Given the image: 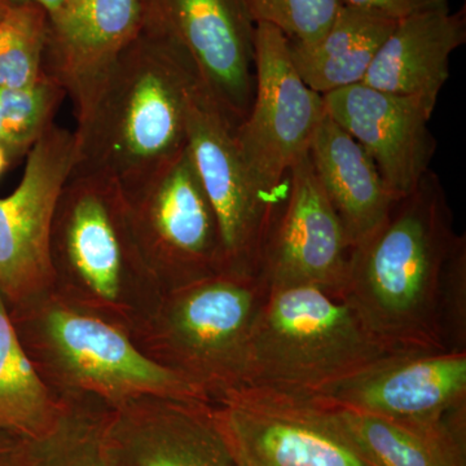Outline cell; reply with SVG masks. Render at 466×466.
Masks as SVG:
<instances>
[{"instance_id":"obj_32","label":"cell","mask_w":466,"mask_h":466,"mask_svg":"<svg viewBox=\"0 0 466 466\" xmlns=\"http://www.w3.org/2000/svg\"><path fill=\"white\" fill-rule=\"evenodd\" d=\"M8 165V156L5 153V150L0 147V174L5 171V168L7 167Z\"/></svg>"},{"instance_id":"obj_4","label":"cell","mask_w":466,"mask_h":466,"mask_svg":"<svg viewBox=\"0 0 466 466\" xmlns=\"http://www.w3.org/2000/svg\"><path fill=\"white\" fill-rule=\"evenodd\" d=\"M7 309L27 357L58 398H90L112 410L144 397L213 404L191 382L147 358L130 334L52 290Z\"/></svg>"},{"instance_id":"obj_18","label":"cell","mask_w":466,"mask_h":466,"mask_svg":"<svg viewBox=\"0 0 466 466\" xmlns=\"http://www.w3.org/2000/svg\"><path fill=\"white\" fill-rule=\"evenodd\" d=\"M466 42L465 9L425 12L398 21L361 84L437 104L450 78V58Z\"/></svg>"},{"instance_id":"obj_22","label":"cell","mask_w":466,"mask_h":466,"mask_svg":"<svg viewBox=\"0 0 466 466\" xmlns=\"http://www.w3.org/2000/svg\"><path fill=\"white\" fill-rule=\"evenodd\" d=\"M50 428L24 440L18 466H121L110 437L112 410L90 398H60Z\"/></svg>"},{"instance_id":"obj_10","label":"cell","mask_w":466,"mask_h":466,"mask_svg":"<svg viewBox=\"0 0 466 466\" xmlns=\"http://www.w3.org/2000/svg\"><path fill=\"white\" fill-rule=\"evenodd\" d=\"M187 134L193 164L216 213L226 268L259 274L284 198L260 188L241 157L235 128L204 87L192 101Z\"/></svg>"},{"instance_id":"obj_14","label":"cell","mask_w":466,"mask_h":466,"mask_svg":"<svg viewBox=\"0 0 466 466\" xmlns=\"http://www.w3.org/2000/svg\"><path fill=\"white\" fill-rule=\"evenodd\" d=\"M287 186L263 250L260 278L267 288L312 285L342 296L352 248L309 152L291 167Z\"/></svg>"},{"instance_id":"obj_21","label":"cell","mask_w":466,"mask_h":466,"mask_svg":"<svg viewBox=\"0 0 466 466\" xmlns=\"http://www.w3.org/2000/svg\"><path fill=\"white\" fill-rule=\"evenodd\" d=\"M332 407L350 437L376 466H466V416L434 428H417Z\"/></svg>"},{"instance_id":"obj_1","label":"cell","mask_w":466,"mask_h":466,"mask_svg":"<svg viewBox=\"0 0 466 466\" xmlns=\"http://www.w3.org/2000/svg\"><path fill=\"white\" fill-rule=\"evenodd\" d=\"M201 87L191 57L168 34L144 25L76 116L70 174H97L130 191L187 147Z\"/></svg>"},{"instance_id":"obj_24","label":"cell","mask_w":466,"mask_h":466,"mask_svg":"<svg viewBox=\"0 0 466 466\" xmlns=\"http://www.w3.org/2000/svg\"><path fill=\"white\" fill-rule=\"evenodd\" d=\"M66 92L47 72L21 87H0V147L23 157L54 126Z\"/></svg>"},{"instance_id":"obj_27","label":"cell","mask_w":466,"mask_h":466,"mask_svg":"<svg viewBox=\"0 0 466 466\" xmlns=\"http://www.w3.org/2000/svg\"><path fill=\"white\" fill-rule=\"evenodd\" d=\"M441 336L449 351L466 352V238L456 235L441 276Z\"/></svg>"},{"instance_id":"obj_7","label":"cell","mask_w":466,"mask_h":466,"mask_svg":"<svg viewBox=\"0 0 466 466\" xmlns=\"http://www.w3.org/2000/svg\"><path fill=\"white\" fill-rule=\"evenodd\" d=\"M213 416L236 466H376L318 398L238 386Z\"/></svg>"},{"instance_id":"obj_16","label":"cell","mask_w":466,"mask_h":466,"mask_svg":"<svg viewBox=\"0 0 466 466\" xmlns=\"http://www.w3.org/2000/svg\"><path fill=\"white\" fill-rule=\"evenodd\" d=\"M144 0H75L50 17L46 72L84 112L106 73L144 25Z\"/></svg>"},{"instance_id":"obj_15","label":"cell","mask_w":466,"mask_h":466,"mask_svg":"<svg viewBox=\"0 0 466 466\" xmlns=\"http://www.w3.org/2000/svg\"><path fill=\"white\" fill-rule=\"evenodd\" d=\"M327 115L364 149L400 200L431 170L437 140L429 128L437 104L363 84L323 95Z\"/></svg>"},{"instance_id":"obj_29","label":"cell","mask_w":466,"mask_h":466,"mask_svg":"<svg viewBox=\"0 0 466 466\" xmlns=\"http://www.w3.org/2000/svg\"><path fill=\"white\" fill-rule=\"evenodd\" d=\"M24 438L0 431V466L20 465Z\"/></svg>"},{"instance_id":"obj_25","label":"cell","mask_w":466,"mask_h":466,"mask_svg":"<svg viewBox=\"0 0 466 466\" xmlns=\"http://www.w3.org/2000/svg\"><path fill=\"white\" fill-rule=\"evenodd\" d=\"M50 17L36 5H12L0 21V87H21L46 73Z\"/></svg>"},{"instance_id":"obj_19","label":"cell","mask_w":466,"mask_h":466,"mask_svg":"<svg viewBox=\"0 0 466 466\" xmlns=\"http://www.w3.org/2000/svg\"><path fill=\"white\" fill-rule=\"evenodd\" d=\"M309 156L354 249L381 228L398 198L383 183L366 149L327 112L309 144Z\"/></svg>"},{"instance_id":"obj_26","label":"cell","mask_w":466,"mask_h":466,"mask_svg":"<svg viewBox=\"0 0 466 466\" xmlns=\"http://www.w3.org/2000/svg\"><path fill=\"white\" fill-rule=\"evenodd\" d=\"M257 23L275 26L288 41L314 45L333 25L341 0H249Z\"/></svg>"},{"instance_id":"obj_23","label":"cell","mask_w":466,"mask_h":466,"mask_svg":"<svg viewBox=\"0 0 466 466\" xmlns=\"http://www.w3.org/2000/svg\"><path fill=\"white\" fill-rule=\"evenodd\" d=\"M60 406L21 345L0 294V431L36 437L50 428Z\"/></svg>"},{"instance_id":"obj_5","label":"cell","mask_w":466,"mask_h":466,"mask_svg":"<svg viewBox=\"0 0 466 466\" xmlns=\"http://www.w3.org/2000/svg\"><path fill=\"white\" fill-rule=\"evenodd\" d=\"M389 354L342 296L312 285L268 288L240 386L317 398Z\"/></svg>"},{"instance_id":"obj_9","label":"cell","mask_w":466,"mask_h":466,"mask_svg":"<svg viewBox=\"0 0 466 466\" xmlns=\"http://www.w3.org/2000/svg\"><path fill=\"white\" fill-rule=\"evenodd\" d=\"M254 70L253 103L235 139L260 188L283 198L291 167L309 152L325 116L324 97L303 82L287 36L268 24L257 23Z\"/></svg>"},{"instance_id":"obj_6","label":"cell","mask_w":466,"mask_h":466,"mask_svg":"<svg viewBox=\"0 0 466 466\" xmlns=\"http://www.w3.org/2000/svg\"><path fill=\"white\" fill-rule=\"evenodd\" d=\"M267 290L259 274L225 269L165 291L131 339L147 358L216 403L242 383L251 329Z\"/></svg>"},{"instance_id":"obj_3","label":"cell","mask_w":466,"mask_h":466,"mask_svg":"<svg viewBox=\"0 0 466 466\" xmlns=\"http://www.w3.org/2000/svg\"><path fill=\"white\" fill-rule=\"evenodd\" d=\"M50 257L56 296L130 336L164 294L121 187L103 175L69 174L55 208Z\"/></svg>"},{"instance_id":"obj_12","label":"cell","mask_w":466,"mask_h":466,"mask_svg":"<svg viewBox=\"0 0 466 466\" xmlns=\"http://www.w3.org/2000/svg\"><path fill=\"white\" fill-rule=\"evenodd\" d=\"M73 158L75 135L52 126L27 153L17 188L0 198V294L7 306L52 289V220Z\"/></svg>"},{"instance_id":"obj_30","label":"cell","mask_w":466,"mask_h":466,"mask_svg":"<svg viewBox=\"0 0 466 466\" xmlns=\"http://www.w3.org/2000/svg\"><path fill=\"white\" fill-rule=\"evenodd\" d=\"M12 5H25V3H29V5H36V7L45 9L47 12L48 17L55 16L58 12L63 11L64 8L66 7L67 2L69 0H9Z\"/></svg>"},{"instance_id":"obj_28","label":"cell","mask_w":466,"mask_h":466,"mask_svg":"<svg viewBox=\"0 0 466 466\" xmlns=\"http://www.w3.org/2000/svg\"><path fill=\"white\" fill-rule=\"evenodd\" d=\"M349 7L375 12L394 21L425 14V12L450 9L449 0H341Z\"/></svg>"},{"instance_id":"obj_33","label":"cell","mask_w":466,"mask_h":466,"mask_svg":"<svg viewBox=\"0 0 466 466\" xmlns=\"http://www.w3.org/2000/svg\"><path fill=\"white\" fill-rule=\"evenodd\" d=\"M72 2H75V0H69V2H67V5H70V3H72Z\"/></svg>"},{"instance_id":"obj_11","label":"cell","mask_w":466,"mask_h":466,"mask_svg":"<svg viewBox=\"0 0 466 466\" xmlns=\"http://www.w3.org/2000/svg\"><path fill=\"white\" fill-rule=\"evenodd\" d=\"M144 21L191 57L205 91L236 131L249 115L256 79L249 0H144Z\"/></svg>"},{"instance_id":"obj_2","label":"cell","mask_w":466,"mask_h":466,"mask_svg":"<svg viewBox=\"0 0 466 466\" xmlns=\"http://www.w3.org/2000/svg\"><path fill=\"white\" fill-rule=\"evenodd\" d=\"M458 233L440 177L415 191L351 251L342 297L392 352L449 351L441 336V276Z\"/></svg>"},{"instance_id":"obj_13","label":"cell","mask_w":466,"mask_h":466,"mask_svg":"<svg viewBox=\"0 0 466 466\" xmlns=\"http://www.w3.org/2000/svg\"><path fill=\"white\" fill-rule=\"evenodd\" d=\"M317 398L417 428L444 425L466 416V352H392Z\"/></svg>"},{"instance_id":"obj_8","label":"cell","mask_w":466,"mask_h":466,"mask_svg":"<svg viewBox=\"0 0 466 466\" xmlns=\"http://www.w3.org/2000/svg\"><path fill=\"white\" fill-rule=\"evenodd\" d=\"M124 195L144 258L164 293L227 269L216 213L188 144Z\"/></svg>"},{"instance_id":"obj_20","label":"cell","mask_w":466,"mask_h":466,"mask_svg":"<svg viewBox=\"0 0 466 466\" xmlns=\"http://www.w3.org/2000/svg\"><path fill=\"white\" fill-rule=\"evenodd\" d=\"M395 25L391 18L343 5L320 41H288L291 61L303 82L320 95L361 84Z\"/></svg>"},{"instance_id":"obj_31","label":"cell","mask_w":466,"mask_h":466,"mask_svg":"<svg viewBox=\"0 0 466 466\" xmlns=\"http://www.w3.org/2000/svg\"><path fill=\"white\" fill-rule=\"evenodd\" d=\"M12 3L9 0H0V21L3 20V17L7 15L9 8L12 7Z\"/></svg>"},{"instance_id":"obj_17","label":"cell","mask_w":466,"mask_h":466,"mask_svg":"<svg viewBox=\"0 0 466 466\" xmlns=\"http://www.w3.org/2000/svg\"><path fill=\"white\" fill-rule=\"evenodd\" d=\"M121 466H236L213 404L144 397L110 413Z\"/></svg>"}]
</instances>
